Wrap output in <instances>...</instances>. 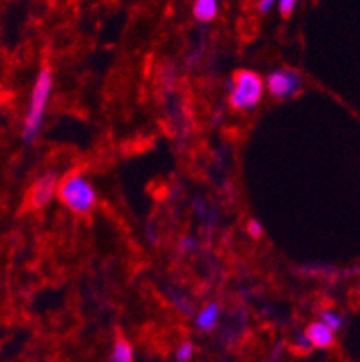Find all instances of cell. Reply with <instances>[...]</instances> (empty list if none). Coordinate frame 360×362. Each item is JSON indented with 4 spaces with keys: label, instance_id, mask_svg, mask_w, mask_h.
Returning a JSON list of instances; mask_svg holds the SVG:
<instances>
[{
    "label": "cell",
    "instance_id": "5b68a950",
    "mask_svg": "<svg viewBox=\"0 0 360 362\" xmlns=\"http://www.w3.org/2000/svg\"><path fill=\"white\" fill-rule=\"evenodd\" d=\"M59 177L56 173H44L31 184L28 192V206L31 209H44L54 199H58Z\"/></svg>",
    "mask_w": 360,
    "mask_h": 362
},
{
    "label": "cell",
    "instance_id": "5bb4252c",
    "mask_svg": "<svg viewBox=\"0 0 360 362\" xmlns=\"http://www.w3.org/2000/svg\"><path fill=\"white\" fill-rule=\"evenodd\" d=\"M247 231H249V235L252 236L254 240H260L263 236V226L262 222H257V220H250L249 226H247Z\"/></svg>",
    "mask_w": 360,
    "mask_h": 362
},
{
    "label": "cell",
    "instance_id": "6da1fadb",
    "mask_svg": "<svg viewBox=\"0 0 360 362\" xmlns=\"http://www.w3.org/2000/svg\"><path fill=\"white\" fill-rule=\"evenodd\" d=\"M52 85H54V80H52L51 69L42 67V71L36 76L35 83H33L28 112H25L24 124H22V141L25 144L35 143L36 137L42 132L45 114H47L49 101H51Z\"/></svg>",
    "mask_w": 360,
    "mask_h": 362
},
{
    "label": "cell",
    "instance_id": "3957f363",
    "mask_svg": "<svg viewBox=\"0 0 360 362\" xmlns=\"http://www.w3.org/2000/svg\"><path fill=\"white\" fill-rule=\"evenodd\" d=\"M265 81L257 72L240 69L233 74L229 87V105L234 110L247 112L262 103L265 94Z\"/></svg>",
    "mask_w": 360,
    "mask_h": 362
},
{
    "label": "cell",
    "instance_id": "7a4b0ae2",
    "mask_svg": "<svg viewBox=\"0 0 360 362\" xmlns=\"http://www.w3.org/2000/svg\"><path fill=\"white\" fill-rule=\"evenodd\" d=\"M58 200L74 215L87 216L94 211L98 195L91 180L79 170H72L59 179Z\"/></svg>",
    "mask_w": 360,
    "mask_h": 362
},
{
    "label": "cell",
    "instance_id": "30bf717a",
    "mask_svg": "<svg viewBox=\"0 0 360 362\" xmlns=\"http://www.w3.org/2000/svg\"><path fill=\"white\" fill-rule=\"evenodd\" d=\"M321 321L325 322L326 327L332 328L333 332L341 330V328H342V315L337 314L335 310H323L321 312Z\"/></svg>",
    "mask_w": 360,
    "mask_h": 362
},
{
    "label": "cell",
    "instance_id": "9a60e30c",
    "mask_svg": "<svg viewBox=\"0 0 360 362\" xmlns=\"http://www.w3.org/2000/svg\"><path fill=\"white\" fill-rule=\"evenodd\" d=\"M277 6V0H257V11L267 15V13L272 11Z\"/></svg>",
    "mask_w": 360,
    "mask_h": 362
},
{
    "label": "cell",
    "instance_id": "7c38bea8",
    "mask_svg": "<svg viewBox=\"0 0 360 362\" xmlns=\"http://www.w3.org/2000/svg\"><path fill=\"white\" fill-rule=\"evenodd\" d=\"M294 348L297 350V354H308L310 350H312V342H310L308 335H306V332H303V334H297L296 339H294Z\"/></svg>",
    "mask_w": 360,
    "mask_h": 362
},
{
    "label": "cell",
    "instance_id": "ba28073f",
    "mask_svg": "<svg viewBox=\"0 0 360 362\" xmlns=\"http://www.w3.org/2000/svg\"><path fill=\"white\" fill-rule=\"evenodd\" d=\"M218 9H220L218 0H194L193 16L198 22L207 24V22H213L216 18Z\"/></svg>",
    "mask_w": 360,
    "mask_h": 362
},
{
    "label": "cell",
    "instance_id": "277c9868",
    "mask_svg": "<svg viewBox=\"0 0 360 362\" xmlns=\"http://www.w3.org/2000/svg\"><path fill=\"white\" fill-rule=\"evenodd\" d=\"M265 85L269 88L270 96H274L276 100H290V98L297 96V92L301 90L303 80L296 71L277 69V71L270 72Z\"/></svg>",
    "mask_w": 360,
    "mask_h": 362
},
{
    "label": "cell",
    "instance_id": "8fae6325",
    "mask_svg": "<svg viewBox=\"0 0 360 362\" xmlns=\"http://www.w3.org/2000/svg\"><path fill=\"white\" fill-rule=\"evenodd\" d=\"M193 355H194V344L190 341H184L182 344L177 348L175 357H177L178 362H190L191 358H193Z\"/></svg>",
    "mask_w": 360,
    "mask_h": 362
},
{
    "label": "cell",
    "instance_id": "8992f818",
    "mask_svg": "<svg viewBox=\"0 0 360 362\" xmlns=\"http://www.w3.org/2000/svg\"><path fill=\"white\" fill-rule=\"evenodd\" d=\"M305 332L308 335L310 342H312V346L317 348V350H328V348L335 344V332L330 327H326L321 319L308 325Z\"/></svg>",
    "mask_w": 360,
    "mask_h": 362
},
{
    "label": "cell",
    "instance_id": "52a82bcc",
    "mask_svg": "<svg viewBox=\"0 0 360 362\" xmlns=\"http://www.w3.org/2000/svg\"><path fill=\"white\" fill-rule=\"evenodd\" d=\"M218 319H220V307L218 303H207L206 307L200 308V312L194 317V325L200 332H211L216 327Z\"/></svg>",
    "mask_w": 360,
    "mask_h": 362
},
{
    "label": "cell",
    "instance_id": "4fadbf2b",
    "mask_svg": "<svg viewBox=\"0 0 360 362\" xmlns=\"http://www.w3.org/2000/svg\"><path fill=\"white\" fill-rule=\"evenodd\" d=\"M299 4V0H277V9L281 13V16H290Z\"/></svg>",
    "mask_w": 360,
    "mask_h": 362
},
{
    "label": "cell",
    "instance_id": "9c48e42d",
    "mask_svg": "<svg viewBox=\"0 0 360 362\" xmlns=\"http://www.w3.org/2000/svg\"><path fill=\"white\" fill-rule=\"evenodd\" d=\"M108 362H134V350H132V344L128 342L127 337L119 335L115 339Z\"/></svg>",
    "mask_w": 360,
    "mask_h": 362
}]
</instances>
